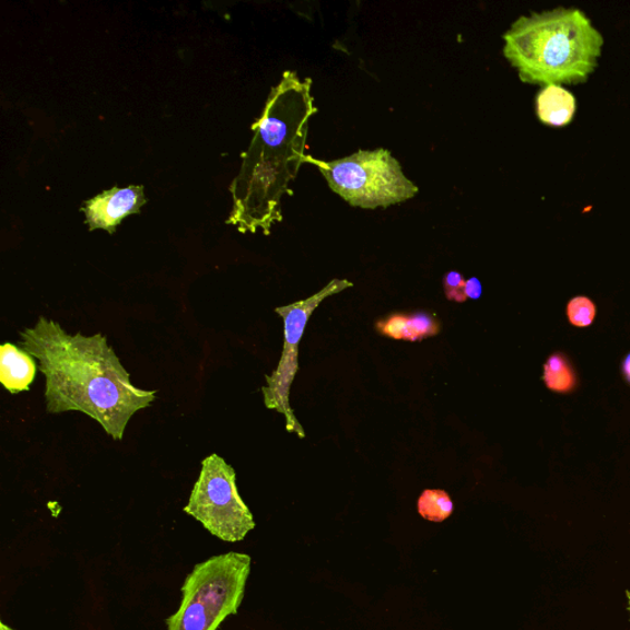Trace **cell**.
I'll return each mask as SVG.
<instances>
[{"label": "cell", "instance_id": "6da1fadb", "mask_svg": "<svg viewBox=\"0 0 630 630\" xmlns=\"http://www.w3.org/2000/svg\"><path fill=\"white\" fill-rule=\"evenodd\" d=\"M19 346L38 360L50 414L85 413L116 441L124 439L131 417L156 401L157 391L134 386L102 334L71 335L60 323L40 317L20 333Z\"/></svg>", "mask_w": 630, "mask_h": 630}, {"label": "cell", "instance_id": "7a4b0ae2", "mask_svg": "<svg viewBox=\"0 0 630 630\" xmlns=\"http://www.w3.org/2000/svg\"><path fill=\"white\" fill-rule=\"evenodd\" d=\"M312 85L311 78L301 80L296 72H285L252 127V144L229 188L233 209L227 224L240 233L262 229L268 236L284 219L283 197L294 195L289 184L305 165L308 124L318 112Z\"/></svg>", "mask_w": 630, "mask_h": 630}, {"label": "cell", "instance_id": "3957f363", "mask_svg": "<svg viewBox=\"0 0 630 630\" xmlns=\"http://www.w3.org/2000/svg\"><path fill=\"white\" fill-rule=\"evenodd\" d=\"M504 56L523 83H585L602 56L603 38L577 8L521 17L504 33Z\"/></svg>", "mask_w": 630, "mask_h": 630}, {"label": "cell", "instance_id": "277c9868", "mask_svg": "<svg viewBox=\"0 0 630 630\" xmlns=\"http://www.w3.org/2000/svg\"><path fill=\"white\" fill-rule=\"evenodd\" d=\"M250 565V557L237 552L197 564L185 579L181 606L168 618V630H217L228 616L237 614Z\"/></svg>", "mask_w": 630, "mask_h": 630}, {"label": "cell", "instance_id": "5b68a950", "mask_svg": "<svg viewBox=\"0 0 630 630\" xmlns=\"http://www.w3.org/2000/svg\"><path fill=\"white\" fill-rule=\"evenodd\" d=\"M305 163L317 167L329 188L353 207L387 208L412 200L419 193L388 149L358 150L333 161L307 156Z\"/></svg>", "mask_w": 630, "mask_h": 630}, {"label": "cell", "instance_id": "8992f818", "mask_svg": "<svg viewBox=\"0 0 630 630\" xmlns=\"http://www.w3.org/2000/svg\"><path fill=\"white\" fill-rule=\"evenodd\" d=\"M184 511L225 542H240L255 529L252 512L238 492L236 471L218 454L203 461Z\"/></svg>", "mask_w": 630, "mask_h": 630}, {"label": "cell", "instance_id": "52a82bcc", "mask_svg": "<svg viewBox=\"0 0 630 630\" xmlns=\"http://www.w3.org/2000/svg\"><path fill=\"white\" fill-rule=\"evenodd\" d=\"M348 279L334 278L323 289L307 299L292 303L289 306L278 307L275 312L284 319L285 344L282 360L272 376H266V386L262 388L267 410L276 411L286 419L288 433L306 439L305 429L298 422L289 404V393L298 372V346L305 334L308 321L321 303L341 292L352 288Z\"/></svg>", "mask_w": 630, "mask_h": 630}, {"label": "cell", "instance_id": "ba28073f", "mask_svg": "<svg viewBox=\"0 0 630 630\" xmlns=\"http://www.w3.org/2000/svg\"><path fill=\"white\" fill-rule=\"evenodd\" d=\"M146 203L144 186L132 185L124 189L115 186L111 190L86 201L80 211L86 215V224L89 226V230L105 229L112 235L122 219L141 213Z\"/></svg>", "mask_w": 630, "mask_h": 630}, {"label": "cell", "instance_id": "9c48e42d", "mask_svg": "<svg viewBox=\"0 0 630 630\" xmlns=\"http://www.w3.org/2000/svg\"><path fill=\"white\" fill-rule=\"evenodd\" d=\"M376 329L394 341L423 342L426 337L441 332V324L433 313L416 311L414 313H393L386 319L376 323Z\"/></svg>", "mask_w": 630, "mask_h": 630}, {"label": "cell", "instance_id": "30bf717a", "mask_svg": "<svg viewBox=\"0 0 630 630\" xmlns=\"http://www.w3.org/2000/svg\"><path fill=\"white\" fill-rule=\"evenodd\" d=\"M38 366L24 348L7 343L0 347V383L11 394L28 392Z\"/></svg>", "mask_w": 630, "mask_h": 630}, {"label": "cell", "instance_id": "8fae6325", "mask_svg": "<svg viewBox=\"0 0 630 630\" xmlns=\"http://www.w3.org/2000/svg\"><path fill=\"white\" fill-rule=\"evenodd\" d=\"M537 116L541 122L552 127H563L574 119L575 97L562 86L544 87L537 96Z\"/></svg>", "mask_w": 630, "mask_h": 630}, {"label": "cell", "instance_id": "7c38bea8", "mask_svg": "<svg viewBox=\"0 0 630 630\" xmlns=\"http://www.w3.org/2000/svg\"><path fill=\"white\" fill-rule=\"evenodd\" d=\"M545 386L557 393H570L578 386L577 372L563 353H555L544 365Z\"/></svg>", "mask_w": 630, "mask_h": 630}, {"label": "cell", "instance_id": "4fadbf2b", "mask_svg": "<svg viewBox=\"0 0 630 630\" xmlns=\"http://www.w3.org/2000/svg\"><path fill=\"white\" fill-rule=\"evenodd\" d=\"M417 511L427 521L442 522L452 515L453 503L450 495L443 490H425L419 498Z\"/></svg>", "mask_w": 630, "mask_h": 630}, {"label": "cell", "instance_id": "5bb4252c", "mask_svg": "<svg viewBox=\"0 0 630 630\" xmlns=\"http://www.w3.org/2000/svg\"><path fill=\"white\" fill-rule=\"evenodd\" d=\"M567 313L571 324L578 328H587L597 317V306L590 298L579 296L568 303Z\"/></svg>", "mask_w": 630, "mask_h": 630}, {"label": "cell", "instance_id": "9a60e30c", "mask_svg": "<svg viewBox=\"0 0 630 630\" xmlns=\"http://www.w3.org/2000/svg\"><path fill=\"white\" fill-rule=\"evenodd\" d=\"M465 283L466 279L457 273L451 272L443 277V288H445V295L449 301L463 303L469 297L465 295Z\"/></svg>", "mask_w": 630, "mask_h": 630}, {"label": "cell", "instance_id": "2e32d148", "mask_svg": "<svg viewBox=\"0 0 630 630\" xmlns=\"http://www.w3.org/2000/svg\"><path fill=\"white\" fill-rule=\"evenodd\" d=\"M482 284L480 282V279H478L476 277H472L470 279H466L465 283V295L466 297L471 298V299H480L482 297Z\"/></svg>", "mask_w": 630, "mask_h": 630}, {"label": "cell", "instance_id": "e0dca14e", "mask_svg": "<svg viewBox=\"0 0 630 630\" xmlns=\"http://www.w3.org/2000/svg\"><path fill=\"white\" fill-rule=\"evenodd\" d=\"M622 372L623 376L626 377L627 382L630 384V354L623 361L622 364Z\"/></svg>", "mask_w": 630, "mask_h": 630}, {"label": "cell", "instance_id": "ac0fdd59", "mask_svg": "<svg viewBox=\"0 0 630 630\" xmlns=\"http://www.w3.org/2000/svg\"><path fill=\"white\" fill-rule=\"evenodd\" d=\"M0 630H16V629L10 628L2 622V623H0Z\"/></svg>", "mask_w": 630, "mask_h": 630}, {"label": "cell", "instance_id": "d6986e66", "mask_svg": "<svg viewBox=\"0 0 630 630\" xmlns=\"http://www.w3.org/2000/svg\"><path fill=\"white\" fill-rule=\"evenodd\" d=\"M627 597H628V600H629V611H630V592L629 591L627 592Z\"/></svg>", "mask_w": 630, "mask_h": 630}]
</instances>
